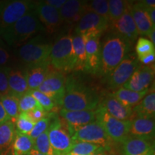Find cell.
Returning <instances> with one entry per match:
<instances>
[{
    "mask_svg": "<svg viewBox=\"0 0 155 155\" xmlns=\"http://www.w3.org/2000/svg\"><path fill=\"white\" fill-rule=\"evenodd\" d=\"M101 98L95 89L76 78H66L61 106L67 111H96Z\"/></svg>",
    "mask_w": 155,
    "mask_h": 155,
    "instance_id": "1",
    "label": "cell"
},
{
    "mask_svg": "<svg viewBox=\"0 0 155 155\" xmlns=\"http://www.w3.org/2000/svg\"><path fill=\"white\" fill-rule=\"evenodd\" d=\"M130 45V42L115 32L109 35L104 40L101 50L98 74L107 77L129 53Z\"/></svg>",
    "mask_w": 155,
    "mask_h": 155,
    "instance_id": "2",
    "label": "cell"
},
{
    "mask_svg": "<svg viewBox=\"0 0 155 155\" xmlns=\"http://www.w3.org/2000/svg\"><path fill=\"white\" fill-rule=\"evenodd\" d=\"M45 30L34 9L18 19L4 32L2 37L9 45L18 47L38 32Z\"/></svg>",
    "mask_w": 155,
    "mask_h": 155,
    "instance_id": "3",
    "label": "cell"
},
{
    "mask_svg": "<svg viewBox=\"0 0 155 155\" xmlns=\"http://www.w3.org/2000/svg\"><path fill=\"white\" fill-rule=\"evenodd\" d=\"M50 63L53 68L61 73L74 70L75 57L73 48V36L71 34L61 37L53 45Z\"/></svg>",
    "mask_w": 155,
    "mask_h": 155,
    "instance_id": "4",
    "label": "cell"
},
{
    "mask_svg": "<svg viewBox=\"0 0 155 155\" xmlns=\"http://www.w3.org/2000/svg\"><path fill=\"white\" fill-rule=\"evenodd\" d=\"M53 45L45 42L40 37H35L22 45L17 50L19 61L27 68L50 63V52Z\"/></svg>",
    "mask_w": 155,
    "mask_h": 155,
    "instance_id": "5",
    "label": "cell"
},
{
    "mask_svg": "<svg viewBox=\"0 0 155 155\" xmlns=\"http://www.w3.org/2000/svg\"><path fill=\"white\" fill-rule=\"evenodd\" d=\"M50 117L52 121L48 129L50 144L57 155L68 154L74 144L68 126L61 118L55 115Z\"/></svg>",
    "mask_w": 155,
    "mask_h": 155,
    "instance_id": "6",
    "label": "cell"
},
{
    "mask_svg": "<svg viewBox=\"0 0 155 155\" xmlns=\"http://www.w3.org/2000/svg\"><path fill=\"white\" fill-rule=\"evenodd\" d=\"M35 7L34 2L26 0L0 2V36Z\"/></svg>",
    "mask_w": 155,
    "mask_h": 155,
    "instance_id": "7",
    "label": "cell"
},
{
    "mask_svg": "<svg viewBox=\"0 0 155 155\" xmlns=\"http://www.w3.org/2000/svg\"><path fill=\"white\" fill-rule=\"evenodd\" d=\"M96 120L104 128L106 134L113 142L121 144L129 137L130 121H121L108 114L101 106L96 111Z\"/></svg>",
    "mask_w": 155,
    "mask_h": 155,
    "instance_id": "8",
    "label": "cell"
},
{
    "mask_svg": "<svg viewBox=\"0 0 155 155\" xmlns=\"http://www.w3.org/2000/svg\"><path fill=\"white\" fill-rule=\"evenodd\" d=\"M71 138L73 142H87L99 145L107 151L112 148L113 141L108 137L104 128L98 121L75 129L72 134Z\"/></svg>",
    "mask_w": 155,
    "mask_h": 155,
    "instance_id": "9",
    "label": "cell"
},
{
    "mask_svg": "<svg viewBox=\"0 0 155 155\" xmlns=\"http://www.w3.org/2000/svg\"><path fill=\"white\" fill-rule=\"evenodd\" d=\"M139 65L134 53H127L121 63L106 77L107 86L111 90H118L129 80Z\"/></svg>",
    "mask_w": 155,
    "mask_h": 155,
    "instance_id": "10",
    "label": "cell"
},
{
    "mask_svg": "<svg viewBox=\"0 0 155 155\" xmlns=\"http://www.w3.org/2000/svg\"><path fill=\"white\" fill-rule=\"evenodd\" d=\"M65 81L66 78L63 73L56 71L51 67L45 79L38 90L50 97L55 103V106H61L65 93Z\"/></svg>",
    "mask_w": 155,
    "mask_h": 155,
    "instance_id": "11",
    "label": "cell"
},
{
    "mask_svg": "<svg viewBox=\"0 0 155 155\" xmlns=\"http://www.w3.org/2000/svg\"><path fill=\"white\" fill-rule=\"evenodd\" d=\"M109 27L107 19L91 12H87L77 23L75 33L82 36L101 35Z\"/></svg>",
    "mask_w": 155,
    "mask_h": 155,
    "instance_id": "12",
    "label": "cell"
},
{
    "mask_svg": "<svg viewBox=\"0 0 155 155\" xmlns=\"http://www.w3.org/2000/svg\"><path fill=\"white\" fill-rule=\"evenodd\" d=\"M154 77V65H139L137 69L123 86V88L136 92L148 90Z\"/></svg>",
    "mask_w": 155,
    "mask_h": 155,
    "instance_id": "13",
    "label": "cell"
},
{
    "mask_svg": "<svg viewBox=\"0 0 155 155\" xmlns=\"http://www.w3.org/2000/svg\"><path fill=\"white\" fill-rule=\"evenodd\" d=\"M35 11L39 20L48 33H55L63 24L59 11L48 5L44 1L35 3Z\"/></svg>",
    "mask_w": 155,
    "mask_h": 155,
    "instance_id": "14",
    "label": "cell"
},
{
    "mask_svg": "<svg viewBox=\"0 0 155 155\" xmlns=\"http://www.w3.org/2000/svg\"><path fill=\"white\" fill-rule=\"evenodd\" d=\"M86 42V62L85 71L93 75L98 73L100 65L101 35L83 36Z\"/></svg>",
    "mask_w": 155,
    "mask_h": 155,
    "instance_id": "15",
    "label": "cell"
},
{
    "mask_svg": "<svg viewBox=\"0 0 155 155\" xmlns=\"http://www.w3.org/2000/svg\"><path fill=\"white\" fill-rule=\"evenodd\" d=\"M131 2H129L127 7L122 16L116 22L111 25L115 29V33L119 35L128 42L132 44L137 38L139 34L131 15Z\"/></svg>",
    "mask_w": 155,
    "mask_h": 155,
    "instance_id": "16",
    "label": "cell"
},
{
    "mask_svg": "<svg viewBox=\"0 0 155 155\" xmlns=\"http://www.w3.org/2000/svg\"><path fill=\"white\" fill-rule=\"evenodd\" d=\"M60 116L68 126L71 136L75 129L96 121L95 111H67L63 108Z\"/></svg>",
    "mask_w": 155,
    "mask_h": 155,
    "instance_id": "17",
    "label": "cell"
},
{
    "mask_svg": "<svg viewBox=\"0 0 155 155\" xmlns=\"http://www.w3.org/2000/svg\"><path fill=\"white\" fill-rule=\"evenodd\" d=\"M130 11L138 34L142 36H148L151 31L155 28L149 17L148 8L140 1L131 3Z\"/></svg>",
    "mask_w": 155,
    "mask_h": 155,
    "instance_id": "18",
    "label": "cell"
},
{
    "mask_svg": "<svg viewBox=\"0 0 155 155\" xmlns=\"http://www.w3.org/2000/svg\"><path fill=\"white\" fill-rule=\"evenodd\" d=\"M122 155H153L154 147L152 141L129 136L121 143Z\"/></svg>",
    "mask_w": 155,
    "mask_h": 155,
    "instance_id": "19",
    "label": "cell"
},
{
    "mask_svg": "<svg viewBox=\"0 0 155 155\" xmlns=\"http://www.w3.org/2000/svg\"><path fill=\"white\" fill-rule=\"evenodd\" d=\"M154 118L135 116L130 121L129 136L152 140L154 136Z\"/></svg>",
    "mask_w": 155,
    "mask_h": 155,
    "instance_id": "20",
    "label": "cell"
},
{
    "mask_svg": "<svg viewBox=\"0 0 155 155\" xmlns=\"http://www.w3.org/2000/svg\"><path fill=\"white\" fill-rule=\"evenodd\" d=\"M87 2L79 0H67L59 9L63 23L73 25L77 23L87 12Z\"/></svg>",
    "mask_w": 155,
    "mask_h": 155,
    "instance_id": "21",
    "label": "cell"
},
{
    "mask_svg": "<svg viewBox=\"0 0 155 155\" xmlns=\"http://www.w3.org/2000/svg\"><path fill=\"white\" fill-rule=\"evenodd\" d=\"M100 106L106 110L108 114L121 121H131L134 118L131 108L127 107L116 99L111 94L108 95L100 102Z\"/></svg>",
    "mask_w": 155,
    "mask_h": 155,
    "instance_id": "22",
    "label": "cell"
},
{
    "mask_svg": "<svg viewBox=\"0 0 155 155\" xmlns=\"http://www.w3.org/2000/svg\"><path fill=\"white\" fill-rule=\"evenodd\" d=\"M7 77L11 95L19 98L22 95L30 91L24 71L8 67Z\"/></svg>",
    "mask_w": 155,
    "mask_h": 155,
    "instance_id": "23",
    "label": "cell"
},
{
    "mask_svg": "<svg viewBox=\"0 0 155 155\" xmlns=\"http://www.w3.org/2000/svg\"><path fill=\"white\" fill-rule=\"evenodd\" d=\"M51 65L50 63L37 66L27 68L25 70V76L29 88V91L38 90V88L45 81L49 72Z\"/></svg>",
    "mask_w": 155,
    "mask_h": 155,
    "instance_id": "24",
    "label": "cell"
},
{
    "mask_svg": "<svg viewBox=\"0 0 155 155\" xmlns=\"http://www.w3.org/2000/svg\"><path fill=\"white\" fill-rule=\"evenodd\" d=\"M149 89L144 91L136 92L121 87L112 93L111 95L124 106L133 108L141 101Z\"/></svg>",
    "mask_w": 155,
    "mask_h": 155,
    "instance_id": "25",
    "label": "cell"
},
{
    "mask_svg": "<svg viewBox=\"0 0 155 155\" xmlns=\"http://www.w3.org/2000/svg\"><path fill=\"white\" fill-rule=\"evenodd\" d=\"M16 130L11 121L0 124V155H9L12 152Z\"/></svg>",
    "mask_w": 155,
    "mask_h": 155,
    "instance_id": "26",
    "label": "cell"
},
{
    "mask_svg": "<svg viewBox=\"0 0 155 155\" xmlns=\"http://www.w3.org/2000/svg\"><path fill=\"white\" fill-rule=\"evenodd\" d=\"M135 116L154 118L155 114V94L154 87L149 89L146 96L141 101L132 108Z\"/></svg>",
    "mask_w": 155,
    "mask_h": 155,
    "instance_id": "27",
    "label": "cell"
},
{
    "mask_svg": "<svg viewBox=\"0 0 155 155\" xmlns=\"http://www.w3.org/2000/svg\"><path fill=\"white\" fill-rule=\"evenodd\" d=\"M73 48L75 57V71H85L86 62V42L83 36L75 35L73 37Z\"/></svg>",
    "mask_w": 155,
    "mask_h": 155,
    "instance_id": "28",
    "label": "cell"
},
{
    "mask_svg": "<svg viewBox=\"0 0 155 155\" xmlns=\"http://www.w3.org/2000/svg\"><path fill=\"white\" fill-rule=\"evenodd\" d=\"M32 149H34V141L28 134L16 131L12 147V155H28Z\"/></svg>",
    "mask_w": 155,
    "mask_h": 155,
    "instance_id": "29",
    "label": "cell"
},
{
    "mask_svg": "<svg viewBox=\"0 0 155 155\" xmlns=\"http://www.w3.org/2000/svg\"><path fill=\"white\" fill-rule=\"evenodd\" d=\"M0 101L10 121L15 124L19 114H20L19 109V98L10 94L0 98Z\"/></svg>",
    "mask_w": 155,
    "mask_h": 155,
    "instance_id": "30",
    "label": "cell"
},
{
    "mask_svg": "<svg viewBox=\"0 0 155 155\" xmlns=\"http://www.w3.org/2000/svg\"><path fill=\"white\" fill-rule=\"evenodd\" d=\"M128 1L110 0L108 1V22L109 25L114 24L124 14L127 9Z\"/></svg>",
    "mask_w": 155,
    "mask_h": 155,
    "instance_id": "31",
    "label": "cell"
},
{
    "mask_svg": "<svg viewBox=\"0 0 155 155\" xmlns=\"http://www.w3.org/2000/svg\"><path fill=\"white\" fill-rule=\"evenodd\" d=\"M106 150L99 145L87 142H75L68 154L69 155H91Z\"/></svg>",
    "mask_w": 155,
    "mask_h": 155,
    "instance_id": "32",
    "label": "cell"
},
{
    "mask_svg": "<svg viewBox=\"0 0 155 155\" xmlns=\"http://www.w3.org/2000/svg\"><path fill=\"white\" fill-rule=\"evenodd\" d=\"M34 149L43 155H57L50 144L48 130L40 134L34 141Z\"/></svg>",
    "mask_w": 155,
    "mask_h": 155,
    "instance_id": "33",
    "label": "cell"
},
{
    "mask_svg": "<svg viewBox=\"0 0 155 155\" xmlns=\"http://www.w3.org/2000/svg\"><path fill=\"white\" fill-rule=\"evenodd\" d=\"M87 12H91L108 20V1L94 0L88 3L87 2Z\"/></svg>",
    "mask_w": 155,
    "mask_h": 155,
    "instance_id": "34",
    "label": "cell"
},
{
    "mask_svg": "<svg viewBox=\"0 0 155 155\" xmlns=\"http://www.w3.org/2000/svg\"><path fill=\"white\" fill-rule=\"evenodd\" d=\"M15 124L17 127L16 131L23 134H28L35 124L27 113L19 114Z\"/></svg>",
    "mask_w": 155,
    "mask_h": 155,
    "instance_id": "35",
    "label": "cell"
},
{
    "mask_svg": "<svg viewBox=\"0 0 155 155\" xmlns=\"http://www.w3.org/2000/svg\"><path fill=\"white\" fill-rule=\"evenodd\" d=\"M38 107L41 106L30 91L19 98V109L20 113H28Z\"/></svg>",
    "mask_w": 155,
    "mask_h": 155,
    "instance_id": "36",
    "label": "cell"
},
{
    "mask_svg": "<svg viewBox=\"0 0 155 155\" xmlns=\"http://www.w3.org/2000/svg\"><path fill=\"white\" fill-rule=\"evenodd\" d=\"M136 53L137 58L149 55L151 53H155V47L152 42L145 38H139L136 44Z\"/></svg>",
    "mask_w": 155,
    "mask_h": 155,
    "instance_id": "37",
    "label": "cell"
},
{
    "mask_svg": "<svg viewBox=\"0 0 155 155\" xmlns=\"http://www.w3.org/2000/svg\"><path fill=\"white\" fill-rule=\"evenodd\" d=\"M30 92L32 94V96L35 98L37 101L39 103L40 106L46 112L52 111L55 107V104L53 102V101L50 97L46 96L45 94H42V92L39 91L38 90L30 91Z\"/></svg>",
    "mask_w": 155,
    "mask_h": 155,
    "instance_id": "38",
    "label": "cell"
},
{
    "mask_svg": "<svg viewBox=\"0 0 155 155\" xmlns=\"http://www.w3.org/2000/svg\"><path fill=\"white\" fill-rule=\"evenodd\" d=\"M50 121H51V117H50V116H46L44 119L36 122L33 129H32V131H31L28 135L32 139V140L35 141L39 136L48 130L50 124Z\"/></svg>",
    "mask_w": 155,
    "mask_h": 155,
    "instance_id": "39",
    "label": "cell"
},
{
    "mask_svg": "<svg viewBox=\"0 0 155 155\" xmlns=\"http://www.w3.org/2000/svg\"><path fill=\"white\" fill-rule=\"evenodd\" d=\"M7 68H0V98L11 94L7 77Z\"/></svg>",
    "mask_w": 155,
    "mask_h": 155,
    "instance_id": "40",
    "label": "cell"
},
{
    "mask_svg": "<svg viewBox=\"0 0 155 155\" xmlns=\"http://www.w3.org/2000/svg\"><path fill=\"white\" fill-rule=\"evenodd\" d=\"M12 61L11 54L0 41V68H7Z\"/></svg>",
    "mask_w": 155,
    "mask_h": 155,
    "instance_id": "41",
    "label": "cell"
},
{
    "mask_svg": "<svg viewBox=\"0 0 155 155\" xmlns=\"http://www.w3.org/2000/svg\"><path fill=\"white\" fill-rule=\"evenodd\" d=\"M28 116H30V119L33 121L35 123L38 122L40 120H41L46 116H48V113L46 112L42 107H38L32 110V111H29L27 113Z\"/></svg>",
    "mask_w": 155,
    "mask_h": 155,
    "instance_id": "42",
    "label": "cell"
},
{
    "mask_svg": "<svg viewBox=\"0 0 155 155\" xmlns=\"http://www.w3.org/2000/svg\"><path fill=\"white\" fill-rule=\"evenodd\" d=\"M155 53H151L138 58L139 62H141L143 65H150L154 62Z\"/></svg>",
    "mask_w": 155,
    "mask_h": 155,
    "instance_id": "43",
    "label": "cell"
},
{
    "mask_svg": "<svg viewBox=\"0 0 155 155\" xmlns=\"http://www.w3.org/2000/svg\"><path fill=\"white\" fill-rule=\"evenodd\" d=\"M66 0H47V1H44L45 3L47 4L50 7H53L59 11V9L61 8L62 6L65 4Z\"/></svg>",
    "mask_w": 155,
    "mask_h": 155,
    "instance_id": "44",
    "label": "cell"
},
{
    "mask_svg": "<svg viewBox=\"0 0 155 155\" xmlns=\"http://www.w3.org/2000/svg\"><path fill=\"white\" fill-rule=\"evenodd\" d=\"M8 121H10V119H9L7 114L6 113L5 108H4L2 104L1 101H0V124Z\"/></svg>",
    "mask_w": 155,
    "mask_h": 155,
    "instance_id": "45",
    "label": "cell"
},
{
    "mask_svg": "<svg viewBox=\"0 0 155 155\" xmlns=\"http://www.w3.org/2000/svg\"><path fill=\"white\" fill-rule=\"evenodd\" d=\"M148 14L151 22L155 27V8H148Z\"/></svg>",
    "mask_w": 155,
    "mask_h": 155,
    "instance_id": "46",
    "label": "cell"
},
{
    "mask_svg": "<svg viewBox=\"0 0 155 155\" xmlns=\"http://www.w3.org/2000/svg\"><path fill=\"white\" fill-rule=\"evenodd\" d=\"M141 2L147 8H155L154 0H143Z\"/></svg>",
    "mask_w": 155,
    "mask_h": 155,
    "instance_id": "47",
    "label": "cell"
},
{
    "mask_svg": "<svg viewBox=\"0 0 155 155\" xmlns=\"http://www.w3.org/2000/svg\"><path fill=\"white\" fill-rule=\"evenodd\" d=\"M147 37L150 38V41L152 42L154 45H155V28L151 31V32Z\"/></svg>",
    "mask_w": 155,
    "mask_h": 155,
    "instance_id": "48",
    "label": "cell"
},
{
    "mask_svg": "<svg viewBox=\"0 0 155 155\" xmlns=\"http://www.w3.org/2000/svg\"><path fill=\"white\" fill-rule=\"evenodd\" d=\"M28 155H43V154H41V153H40L36 150H35V149H32V150L30 151V152L29 153Z\"/></svg>",
    "mask_w": 155,
    "mask_h": 155,
    "instance_id": "49",
    "label": "cell"
},
{
    "mask_svg": "<svg viewBox=\"0 0 155 155\" xmlns=\"http://www.w3.org/2000/svg\"><path fill=\"white\" fill-rule=\"evenodd\" d=\"M91 155H109V154H108L107 151L104 150V151H102V152L96 153V154H91Z\"/></svg>",
    "mask_w": 155,
    "mask_h": 155,
    "instance_id": "50",
    "label": "cell"
},
{
    "mask_svg": "<svg viewBox=\"0 0 155 155\" xmlns=\"http://www.w3.org/2000/svg\"><path fill=\"white\" fill-rule=\"evenodd\" d=\"M65 155H69V154H65Z\"/></svg>",
    "mask_w": 155,
    "mask_h": 155,
    "instance_id": "51",
    "label": "cell"
}]
</instances>
